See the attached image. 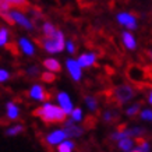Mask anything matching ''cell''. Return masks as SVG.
I'll return each mask as SVG.
<instances>
[{"mask_svg": "<svg viewBox=\"0 0 152 152\" xmlns=\"http://www.w3.org/2000/svg\"><path fill=\"white\" fill-rule=\"evenodd\" d=\"M34 116H37L39 119L46 123V124H57V123H63L67 117L63 109L59 105H53L50 102H43V105L37 107L32 112Z\"/></svg>", "mask_w": 152, "mask_h": 152, "instance_id": "obj_1", "label": "cell"}, {"mask_svg": "<svg viewBox=\"0 0 152 152\" xmlns=\"http://www.w3.org/2000/svg\"><path fill=\"white\" fill-rule=\"evenodd\" d=\"M39 42H41V46L48 53H60V52L64 50L66 46L64 35L59 29H56V32L52 34V35H48V37L43 35V38Z\"/></svg>", "mask_w": 152, "mask_h": 152, "instance_id": "obj_2", "label": "cell"}, {"mask_svg": "<svg viewBox=\"0 0 152 152\" xmlns=\"http://www.w3.org/2000/svg\"><path fill=\"white\" fill-rule=\"evenodd\" d=\"M3 20H4V21H7L9 24H11V25L17 24V25H20V27H23L24 29H27V31H32V29H34L32 21L28 18V17L23 13V11H21V10L10 9L9 13L3 17Z\"/></svg>", "mask_w": 152, "mask_h": 152, "instance_id": "obj_3", "label": "cell"}, {"mask_svg": "<svg viewBox=\"0 0 152 152\" xmlns=\"http://www.w3.org/2000/svg\"><path fill=\"white\" fill-rule=\"evenodd\" d=\"M135 88L129 85V84H121V85H117V87L113 89V98L115 101L119 103V105H124L127 102H130L131 99H134L135 96Z\"/></svg>", "mask_w": 152, "mask_h": 152, "instance_id": "obj_4", "label": "cell"}, {"mask_svg": "<svg viewBox=\"0 0 152 152\" xmlns=\"http://www.w3.org/2000/svg\"><path fill=\"white\" fill-rule=\"evenodd\" d=\"M67 138V135H66V131L64 129H57V130H53L50 133L46 135V138H45V142L49 145V147H57L61 141H64Z\"/></svg>", "mask_w": 152, "mask_h": 152, "instance_id": "obj_5", "label": "cell"}, {"mask_svg": "<svg viewBox=\"0 0 152 152\" xmlns=\"http://www.w3.org/2000/svg\"><path fill=\"white\" fill-rule=\"evenodd\" d=\"M29 98L32 101H37V102H46L49 99V94L46 92V89L39 85V84H34L32 87L29 88V92H28Z\"/></svg>", "mask_w": 152, "mask_h": 152, "instance_id": "obj_6", "label": "cell"}, {"mask_svg": "<svg viewBox=\"0 0 152 152\" xmlns=\"http://www.w3.org/2000/svg\"><path fill=\"white\" fill-rule=\"evenodd\" d=\"M63 123H64V131L67 138H78L84 134V127L74 124V121L71 119L64 120Z\"/></svg>", "mask_w": 152, "mask_h": 152, "instance_id": "obj_7", "label": "cell"}, {"mask_svg": "<svg viewBox=\"0 0 152 152\" xmlns=\"http://www.w3.org/2000/svg\"><path fill=\"white\" fill-rule=\"evenodd\" d=\"M66 67H67L70 75H71V78H73L74 81H80V80L83 78V69L78 66L77 60L67 59L66 60Z\"/></svg>", "mask_w": 152, "mask_h": 152, "instance_id": "obj_8", "label": "cell"}, {"mask_svg": "<svg viewBox=\"0 0 152 152\" xmlns=\"http://www.w3.org/2000/svg\"><path fill=\"white\" fill-rule=\"evenodd\" d=\"M56 99H57V103H59V106L63 109V112H64L66 115H70V112L74 109V106H73V102H71V98H70L69 94L57 92Z\"/></svg>", "mask_w": 152, "mask_h": 152, "instance_id": "obj_9", "label": "cell"}, {"mask_svg": "<svg viewBox=\"0 0 152 152\" xmlns=\"http://www.w3.org/2000/svg\"><path fill=\"white\" fill-rule=\"evenodd\" d=\"M96 53H94V52H89V53H83V55L80 56L78 59H77V63L81 69H89V67H92L95 66L96 63Z\"/></svg>", "mask_w": 152, "mask_h": 152, "instance_id": "obj_10", "label": "cell"}, {"mask_svg": "<svg viewBox=\"0 0 152 152\" xmlns=\"http://www.w3.org/2000/svg\"><path fill=\"white\" fill-rule=\"evenodd\" d=\"M117 21H119V24L127 27L129 29H131V31H133V29H137V18L134 17L133 14H130V13L117 14Z\"/></svg>", "mask_w": 152, "mask_h": 152, "instance_id": "obj_11", "label": "cell"}, {"mask_svg": "<svg viewBox=\"0 0 152 152\" xmlns=\"http://www.w3.org/2000/svg\"><path fill=\"white\" fill-rule=\"evenodd\" d=\"M18 48H20V50L23 52L25 56H28V57H31V56L35 55V45H34L28 38H20Z\"/></svg>", "mask_w": 152, "mask_h": 152, "instance_id": "obj_12", "label": "cell"}, {"mask_svg": "<svg viewBox=\"0 0 152 152\" xmlns=\"http://www.w3.org/2000/svg\"><path fill=\"white\" fill-rule=\"evenodd\" d=\"M127 75H129V78L134 83H141V81H145V73H144V70L138 66H131L130 70L127 71Z\"/></svg>", "mask_w": 152, "mask_h": 152, "instance_id": "obj_13", "label": "cell"}, {"mask_svg": "<svg viewBox=\"0 0 152 152\" xmlns=\"http://www.w3.org/2000/svg\"><path fill=\"white\" fill-rule=\"evenodd\" d=\"M6 116L9 120H17L20 117V107L14 102H7L6 103Z\"/></svg>", "mask_w": 152, "mask_h": 152, "instance_id": "obj_14", "label": "cell"}, {"mask_svg": "<svg viewBox=\"0 0 152 152\" xmlns=\"http://www.w3.org/2000/svg\"><path fill=\"white\" fill-rule=\"evenodd\" d=\"M121 41H123V45L129 50H134L137 48V41H135L133 34H130L129 31H124V32L121 34Z\"/></svg>", "mask_w": 152, "mask_h": 152, "instance_id": "obj_15", "label": "cell"}, {"mask_svg": "<svg viewBox=\"0 0 152 152\" xmlns=\"http://www.w3.org/2000/svg\"><path fill=\"white\" fill-rule=\"evenodd\" d=\"M10 9H17V10H28L29 9V3L28 0H3Z\"/></svg>", "mask_w": 152, "mask_h": 152, "instance_id": "obj_16", "label": "cell"}, {"mask_svg": "<svg viewBox=\"0 0 152 152\" xmlns=\"http://www.w3.org/2000/svg\"><path fill=\"white\" fill-rule=\"evenodd\" d=\"M43 67L48 71H52V73H59L60 70H61V66H60L59 60L53 59V57H49V59L43 60Z\"/></svg>", "mask_w": 152, "mask_h": 152, "instance_id": "obj_17", "label": "cell"}, {"mask_svg": "<svg viewBox=\"0 0 152 152\" xmlns=\"http://www.w3.org/2000/svg\"><path fill=\"white\" fill-rule=\"evenodd\" d=\"M117 144H119V149L121 152H131L134 145H135V141H133L131 137H126V138H121L120 141H117Z\"/></svg>", "mask_w": 152, "mask_h": 152, "instance_id": "obj_18", "label": "cell"}, {"mask_svg": "<svg viewBox=\"0 0 152 152\" xmlns=\"http://www.w3.org/2000/svg\"><path fill=\"white\" fill-rule=\"evenodd\" d=\"M74 149H75V142L71 138H66L57 145V152H74Z\"/></svg>", "mask_w": 152, "mask_h": 152, "instance_id": "obj_19", "label": "cell"}, {"mask_svg": "<svg viewBox=\"0 0 152 152\" xmlns=\"http://www.w3.org/2000/svg\"><path fill=\"white\" fill-rule=\"evenodd\" d=\"M126 137H129V133H127L126 126H121L117 131L110 134V140H113V141H120L121 138H126Z\"/></svg>", "mask_w": 152, "mask_h": 152, "instance_id": "obj_20", "label": "cell"}, {"mask_svg": "<svg viewBox=\"0 0 152 152\" xmlns=\"http://www.w3.org/2000/svg\"><path fill=\"white\" fill-rule=\"evenodd\" d=\"M24 130H25V127H24L23 124L11 126V127H9V129L6 130V135H7V137H15V135L24 133Z\"/></svg>", "mask_w": 152, "mask_h": 152, "instance_id": "obj_21", "label": "cell"}, {"mask_svg": "<svg viewBox=\"0 0 152 152\" xmlns=\"http://www.w3.org/2000/svg\"><path fill=\"white\" fill-rule=\"evenodd\" d=\"M117 117H119V113L116 110H112V109L105 110L103 115H102V119H103V121H106V123H113V121L117 120Z\"/></svg>", "mask_w": 152, "mask_h": 152, "instance_id": "obj_22", "label": "cell"}, {"mask_svg": "<svg viewBox=\"0 0 152 152\" xmlns=\"http://www.w3.org/2000/svg\"><path fill=\"white\" fill-rule=\"evenodd\" d=\"M84 101H85V105L89 109V112H96L98 110V101L95 96H91V95H87V96L84 98Z\"/></svg>", "mask_w": 152, "mask_h": 152, "instance_id": "obj_23", "label": "cell"}, {"mask_svg": "<svg viewBox=\"0 0 152 152\" xmlns=\"http://www.w3.org/2000/svg\"><path fill=\"white\" fill-rule=\"evenodd\" d=\"M70 119L73 120L74 123H81L83 119H84L83 109H80V107H74L73 110L70 112Z\"/></svg>", "mask_w": 152, "mask_h": 152, "instance_id": "obj_24", "label": "cell"}, {"mask_svg": "<svg viewBox=\"0 0 152 152\" xmlns=\"http://www.w3.org/2000/svg\"><path fill=\"white\" fill-rule=\"evenodd\" d=\"M140 110H141V103L138 102V103H134L133 106H130V107L126 109V116L133 119V117H135V116L138 115Z\"/></svg>", "mask_w": 152, "mask_h": 152, "instance_id": "obj_25", "label": "cell"}, {"mask_svg": "<svg viewBox=\"0 0 152 152\" xmlns=\"http://www.w3.org/2000/svg\"><path fill=\"white\" fill-rule=\"evenodd\" d=\"M135 144H137V149H140L141 152H149L151 151V145H149V142L145 141L142 137H138L137 141H135Z\"/></svg>", "mask_w": 152, "mask_h": 152, "instance_id": "obj_26", "label": "cell"}, {"mask_svg": "<svg viewBox=\"0 0 152 152\" xmlns=\"http://www.w3.org/2000/svg\"><path fill=\"white\" fill-rule=\"evenodd\" d=\"M127 133H129V137H142L144 134L147 133L142 127H138V126H135V127H131V129H127Z\"/></svg>", "mask_w": 152, "mask_h": 152, "instance_id": "obj_27", "label": "cell"}, {"mask_svg": "<svg viewBox=\"0 0 152 152\" xmlns=\"http://www.w3.org/2000/svg\"><path fill=\"white\" fill-rule=\"evenodd\" d=\"M9 37H10L9 29L4 27L0 28V48L6 46V45L9 43Z\"/></svg>", "mask_w": 152, "mask_h": 152, "instance_id": "obj_28", "label": "cell"}, {"mask_svg": "<svg viewBox=\"0 0 152 152\" xmlns=\"http://www.w3.org/2000/svg\"><path fill=\"white\" fill-rule=\"evenodd\" d=\"M39 75H41V80H42V81H43V83H48V84H52L56 80L55 73L48 71V70H46V71H43V73H41Z\"/></svg>", "mask_w": 152, "mask_h": 152, "instance_id": "obj_29", "label": "cell"}, {"mask_svg": "<svg viewBox=\"0 0 152 152\" xmlns=\"http://www.w3.org/2000/svg\"><path fill=\"white\" fill-rule=\"evenodd\" d=\"M42 32H43L45 37L52 35V34L56 32V27L53 25V24H50V23H43V25H42Z\"/></svg>", "mask_w": 152, "mask_h": 152, "instance_id": "obj_30", "label": "cell"}, {"mask_svg": "<svg viewBox=\"0 0 152 152\" xmlns=\"http://www.w3.org/2000/svg\"><path fill=\"white\" fill-rule=\"evenodd\" d=\"M140 119L144 121H151L152 123V110L151 109H141L140 110Z\"/></svg>", "mask_w": 152, "mask_h": 152, "instance_id": "obj_31", "label": "cell"}, {"mask_svg": "<svg viewBox=\"0 0 152 152\" xmlns=\"http://www.w3.org/2000/svg\"><path fill=\"white\" fill-rule=\"evenodd\" d=\"M27 74L29 75V77H38V75L41 74L39 67H38V66H29V67L27 69Z\"/></svg>", "mask_w": 152, "mask_h": 152, "instance_id": "obj_32", "label": "cell"}, {"mask_svg": "<svg viewBox=\"0 0 152 152\" xmlns=\"http://www.w3.org/2000/svg\"><path fill=\"white\" fill-rule=\"evenodd\" d=\"M10 80V73L6 69H0V84L6 83Z\"/></svg>", "mask_w": 152, "mask_h": 152, "instance_id": "obj_33", "label": "cell"}, {"mask_svg": "<svg viewBox=\"0 0 152 152\" xmlns=\"http://www.w3.org/2000/svg\"><path fill=\"white\" fill-rule=\"evenodd\" d=\"M64 48H67V50H69L70 55H74V53H75V45H74L73 41H67Z\"/></svg>", "mask_w": 152, "mask_h": 152, "instance_id": "obj_34", "label": "cell"}, {"mask_svg": "<svg viewBox=\"0 0 152 152\" xmlns=\"http://www.w3.org/2000/svg\"><path fill=\"white\" fill-rule=\"evenodd\" d=\"M148 103L152 105V88H151V91L148 92Z\"/></svg>", "mask_w": 152, "mask_h": 152, "instance_id": "obj_35", "label": "cell"}]
</instances>
